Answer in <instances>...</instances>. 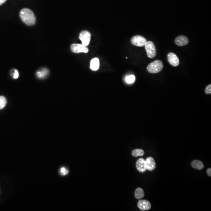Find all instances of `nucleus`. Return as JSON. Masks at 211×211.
Listing matches in <instances>:
<instances>
[{"mask_svg":"<svg viewBox=\"0 0 211 211\" xmlns=\"http://www.w3.org/2000/svg\"><path fill=\"white\" fill-rule=\"evenodd\" d=\"M21 19L25 24L29 26L35 25L36 18L33 11L28 8H24L20 13Z\"/></svg>","mask_w":211,"mask_h":211,"instance_id":"nucleus-1","label":"nucleus"},{"mask_svg":"<svg viewBox=\"0 0 211 211\" xmlns=\"http://www.w3.org/2000/svg\"><path fill=\"white\" fill-rule=\"evenodd\" d=\"M163 67V63L161 61L156 60L149 64L147 70L150 73L156 74L161 72Z\"/></svg>","mask_w":211,"mask_h":211,"instance_id":"nucleus-2","label":"nucleus"},{"mask_svg":"<svg viewBox=\"0 0 211 211\" xmlns=\"http://www.w3.org/2000/svg\"><path fill=\"white\" fill-rule=\"evenodd\" d=\"M147 56L150 58H153L156 56V50L155 45L151 41H148L145 46Z\"/></svg>","mask_w":211,"mask_h":211,"instance_id":"nucleus-3","label":"nucleus"},{"mask_svg":"<svg viewBox=\"0 0 211 211\" xmlns=\"http://www.w3.org/2000/svg\"><path fill=\"white\" fill-rule=\"evenodd\" d=\"M131 41L134 46L140 47L145 46L147 42L146 38L140 35H137L133 37L131 39Z\"/></svg>","mask_w":211,"mask_h":211,"instance_id":"nucleus-4","label":"nucleus"},{"mask_svg":"<svg viewBox=\"0 0 211 211\" xmlns=\"http://www.w3.org/2000/svg\"><path fill=\"white\" fill-rule=\"evenodd\" d=\"M71 50L72 52L75 53H87L88 52V48L86 46L80 44L74 43L71 45Z\"/></svg>","mask_w":211,"mask_h":211,"instance_id":"nucleus-5","label":"nucleus"},{"mask_svg":"<svg viewBox=\"0 0 211 211\" xmlns=\"http://www.w3.org/2000/svg\"><path fill=\"white\" fill-rule=\"evenodd\" d=\"M79 38L81 40L82 44L87 47L90 41V33L87 31H83L79 34Z\"/></svg>","mask_w":211,"mask_h":211,"instance_id":"nucleus-6","label":"nucleus"},{"mask_svg":"<svg viewBox=\"0 0 211 211\" xmlns=\"http://www.w3.org/2000/svg\"><path fill=\"white\" fill-rule=\"evenodd\" d=\"M168 57L169 63L173 66L177 67L179 65V59L176 54L172 53H169Z\"/></svg>","mask_w":211,"mask_h":211,"instance_id":"nucleus-7","label":"nucleus"},{"mask_svg":"<svg viewBox=\"0 0 211 211\" xmlns=\"http://www.w3.org/2000/svg\"><path fill=\"white\" fill-rule=\"evenodd\" d=\"M137 170L141 172H144L147 170L146 166V160L143 158L138 160L136 163Z\"/></svg>","mask_w":211,"mask_h":211,"instance_id":"nucleus-8","label":"nucleus"},{"mask_svg":"<svg viewBox=\"0 0 211 211\" xmlns=\"http://www.w3.org/2000/svg\"><path fill=\"white\" fill-rule=\"evenodd\" d=\"M137 206L142 211L148 210L151 207L150 203L148 200H141L138 202Z\"/></svg>","mask_w":211,"mask_h":211,"instance_id":"nucleus-9","label":"nucleus"},{"mask_svg":"<svg viewBox=\"0 0 211 211\" xmlns=\"http://www.w3.org/2000/svg\"><path fill=\"white\" fill-rule=\"evenodd\" d=\"M189 41V39L184 36H180L175 40V43L179 46H183L187 45Z\"/></svg>","mask_w":211,"mask_h":211,"instance_id":"nucleus-10","label":"nucleus"},{"mask_svg":"<svg viewBox=\"0 0 211 211\" xmlns=\"http://www.w3.org/2000/svg\"><path fill=\"white\" fill-rule=\"evenodd\" d=\"M146 168L149 171H152L155 169L156 163L153 158H147L146 160Z\"/></svg>","mask_w":211,"mask_h":211,"instance_id":"nucleus-11","label":"nucleus"},{"mask_svg":"<svg viewBox=\"0 0 211 211\" xmlns=\"http://www.w3.org/2000/svg\"><path fill=\"white\" fill-rule=\"evenodd\" d=\"M100 66V60L97 57H95L91 61L90 68L91 70L93 71H97L98 70Z\"/></svg>","mask_w":211,"mask_h":211,"instance_id":"nucleus-12","label":"nucleus"},{"mask_svg":"<svg viewBox=\"0 0 211 211\" xmlns=\"http://www.w3.org/2000/svg\"><path fill=\"white\" fill-rule=\"evenodd\" d=\"M191 165L192 168L198 170H202L204 168L203 163L199 160H194L192 161Z\"/></svg>","mask_w":211,"mask_h":211,"instance_id":"nucleus-13","label":"nucleus"},{"mask_svg":"<svg viewBox=\"0 0 211 211\" xmlns=\"http://www.w3.org/2000/svg\"><path fill=\"white\" fill-rule=\"evenodd\" d=\"M49 73V71L46 69H43L38 71L36 73V76L38 78L40 79H43L46 78Z\"/></svg>","mask_w":211,"mask_h":211,"instance_id":"nucleus-14","label":"nucleus"},{"mask_svg":"<svg viewBox=\"0 0 211 211\" xmlns=\"http://www.w3.org/2000/svg\"><path fill=\"white\" fill-rule=\"evenodd\" d=\"M144 196V192L142 189L138 188L136 189L135 192V197L137 199H140Z\"/></svg>","mask_w":211,"mask_h":211,"instance_id":"nucleus-15","label":"nucleus"},{"mask_svg":"<svg viewBox=\"0 0 211 211\" xmlns=\"http://www.w3.org/2000/svg\"><path fill=\"white\" fill-rule=\"evenodd\" d=\"M144 154V152L142 149H135L132 152V155L135 157H137L138 156H143Z\"/></svg>","mask_w":211,"mask_h":211,"instance_id":"nucleus-16","label":"nucleus"},{"mask_svg":"<svg viewBox=\"0 0 211 211\" xmlns=\"http://www.w3.org/2000/svg\"><path fill=\"white\" fill-rule=\"evenodd\" d=\"M7 100L4 96H0V109H3L6 106Z\"/></svg>","mask_w":211,"mask_h":211,"instance_id":"nucleus-17","label":"nucleus"},{"mask_svg":"<svg viewBox=\"0 0 211 211\" xmlns=\"http://www.w3.org/2000/svg\"><path fill=\"white\" fill-rule=\"evenodd\" d=\"M135 80V77L133 75L128 76L125 78V81L127 83H132L134 82Z\"/></svg>","mask_w":211,"mask_h":211,"instance_id":"nucleus-18","label":"nucleus"},{"mask_svg":"<svg viewBox=\"0 0 211 211\" xmlns=\"http://www.w3.org/2000/svg\"><path fill=\"white\" fill-rule=\"evenodd\" d=\"M205 93L206 94H211V85H208L206 88L205 90Z\"/></svg>","mask_w":211,"mask_h":211,"instance_id":"nucleus-19","label":"nucleus"},{"mask_svg":"<svg viewBox=\"0 0 211 211\" xmlns=\"http://www.w3.org/2000/svg\"><path fill=\"white\" fill-rule=\"evenodd\" d=\"M13 78L14 79H17L18 78L19 76V74H18V71L17 70H15V72L13 73Z\"/></svg>","mask_w":211,"mask_h":211,"instance_id":"nucleus-20","label":"nucleus"},{"mask_svg":"<svg viewBox=\"0 0 211 211\" xmlns=\"http://www.w3.org/2000/svg\"><path fill=\"white\" fill-rule=\"evenodd\" d=\"M61 171L63 175H66L68 173V171L66 170V169L64 168H62V169H61Z\"/></svg>","mask_w":211,"mask_h":211,"instance_id":"nucleus-21","label":"nucleus"},{"mask_svg":"<svg viewBox=\"0 0 211 211\" xmlns=\"http://www.w3.org/2000/svg\"><path fill=\"white\" fill-rule=\"evenodd\" d=\"M206 172H207V175H208L209 176H210V177H211V169L210 168V169H207V171H206Z\"/></svg>","mask_w":211,"mask_h":211,"instance_id":"nucleus-22","label":"nucleus"},{"mask_svg":"<svg viewBox=\"0 0 211 211\" xmlns=\"http://www.w3.org/2000/svg\"><path fill=\"white\" fill-rule=\"evenodd\" d=\"M6 1L7 0H0V6L3 5Z\"/></svg>","mask_w":211,"mask_h":211,"instance_id":"nucleus-23","label":"nucleus"}]
</instances>
